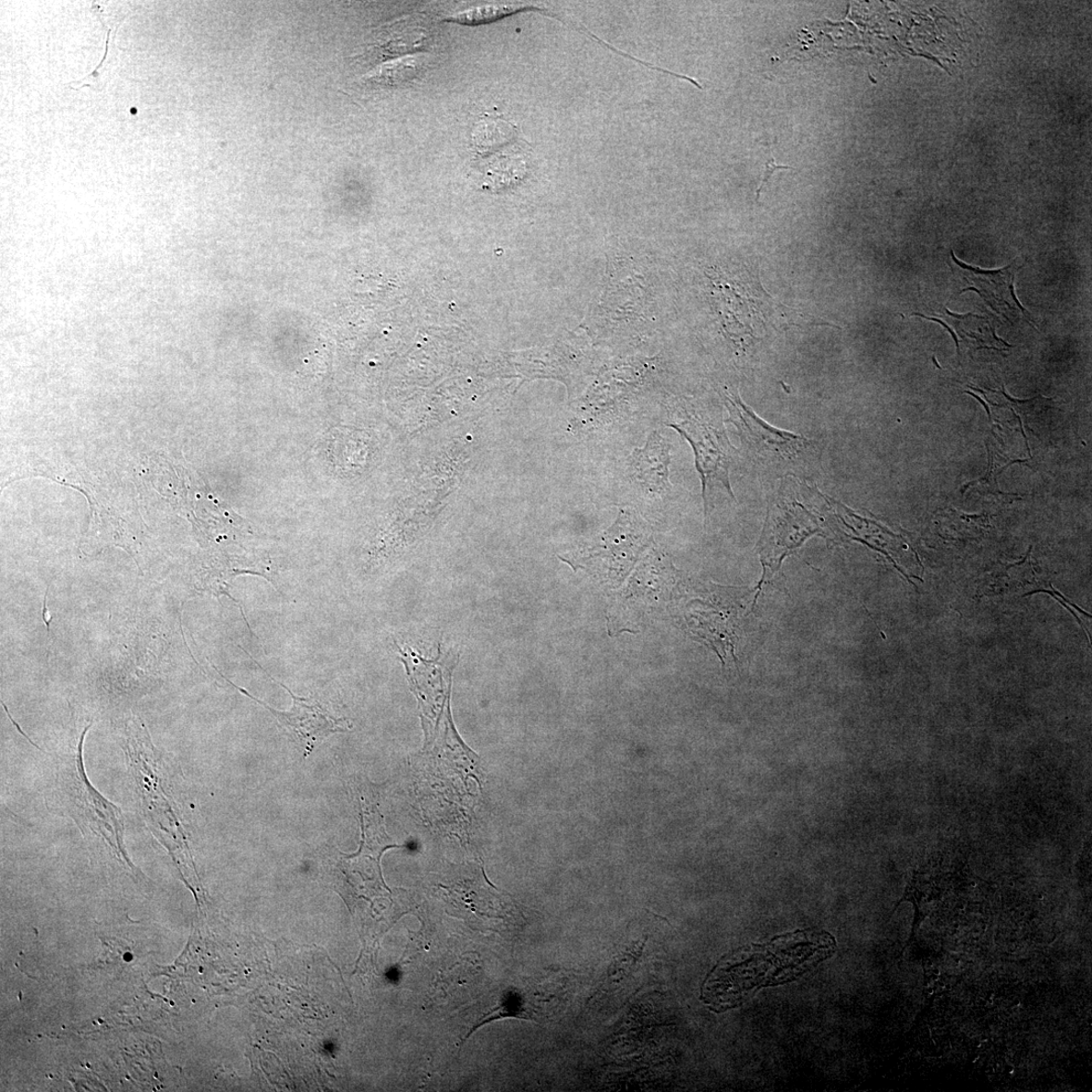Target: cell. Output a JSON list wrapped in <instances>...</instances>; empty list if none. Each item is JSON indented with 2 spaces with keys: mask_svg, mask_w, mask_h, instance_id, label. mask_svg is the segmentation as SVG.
<instances>
[{
  "mask_svg": "<svg viewBox=\"0 0 1092 1092\" xmlns=\"http://www.w3.org/2000/svg\"><path fill=\"white\" fill-rule=\"evenodd\" d=\"M1010 290H1011V295H1012V297H1013V301H1014V303L1016 304V306H1018V307L1021 309L1022 312H1023V313H1025V317H1026L1027 319H1029V316H1027V310H1026V309H1025V308H1024V307L1021 305V303H1020V301H1019L1018 297H1016V295H1015V293H1014V287H1013V281H1012V283H1011V285H1010Z\"/></svg>",
  "mask_w": 1092,
  "mask_h": 1092,
  "instance_id": "15",
  "label": "cell"
},
{
  "mask_svg": "<svg viewBox=\"0 0 1092 1092\" xmlns=\"http://www.w3.org/2000/svg\"><path fill=\"white\" fill-rule=\"evenodd\" d=\"M361 829L358 853L351 855L338 853L334 865L336 890L347 904L389 891L381 871L382 855L388 849L400 848V845L392 843L376 807L367 810L362 808Z\"/></svg>",
  "mask_w": 1092,
  "mask_h": 1092,
  "instance_id": "3",
  "label": "cell"
},
{
  "mask_svg": "<svg viewBox=\"0 0 1092 1092\" xmlns=\"http://www.w3.org/2000/svg\"><path fill=\"white\" fill-rule=\"evenodd\" d=\"M946 312H947V314H948V315H950V316H952V317H954V318H956V319H960V320H962V319H967L968 317H974V318H977V319H984L983 317L977 316V315H974V314H967V315H957V314H955V313H952V312H950V310H949L948 309H946Z\"/></svg>",
  "mask_w": 1092,
  "mask_h": 1092,
  "instance_id": "16",
  "label": "cell"
},
{
  "mask_svg": "<svg viewBox=\"0 0 1092 1092\" xmlns=\"http://www.w3.org/2000/svg\"><path fill=\"white\" fill-rule=\"evenodd\" d=\"M833 947L831 937L815 931L777 938L717 966L705 987L706 998L711 1001L721 995L715 1005L737 1003L749 990L795 979L828 957Z\"/></svg>",
  "mask_w": 1092,
  "mask_h": 1092,
  "instance_id": "1",
  "label": "cell"
},
{
  "mask_svg": "<svg viewBox=\"0 0 1092 1092\" xmlns=\"http://www.w3.org/2000/svg\"><path fill=\"white\" fill-rule=\"evenodd\" d=\"M912 316L922 317V318L928 319L929 321H934V322H937V323L940 324L941 326L945 327L948 330L949 334H951L952 338L954 339L956 346H957L958 355H959L960 347H959V340L957 338V335L955 334L954 331H952L946 323L943 322V321H940L935 317L930 318V317H927V316H924V315L918 314V313H914V314H912Z\"/></svg>",
  "mask_w": 1092,
  "mask_h": 1092,
  "instance_id": "13",
  "label": "cell"
},
{
  "mask_svg": "<svg viewBox=\"0 0 1092 1092\" xmlns=\"http://www.w3.org/2000/svg\"><path fill=\"white\" fill-rule=\"evenodd\" d=\"M91 726L85 727V730L80 735V740L78 747V753L73 758L74 761V778L72 785L74 790L67 788V794L74 795L75 807L83 812L85 819L89 824L94 827L96 832H100L106 842L110 843L113 850L123 855L127 859L124 851V822L119 808L106 801L102 795L92 788L83 772L82 764V746L84 736L87 734Z\"/></svg>",
  "mask_w": 1092,
  "mask_h": 1092,
  "instance_id": "7",
  "label": "cell"
},
{
  "mask_svg": "<svg viewBox=\"0 0 1092 1092\" xmlns=\"http://www.w3.org/2000/svg\"><path fill=\"white\" fill-rule=\"evenodd\" d=\"M731 421L740 431L754 457L764 466L779 468L807 467L818 459L816 445L805 437L781 431L768 425L732 393L725 394Z\"/></svg>",
  "mask_w": 1092,
  "mask_h": 1092,
  "instance_id": "4",
  "label": "cell"
},
{
  "mask_svg": "<svg viewBox=\"0 0 1092 1092\" xmlns=\"http://www.w3.org/2000/svg\"><path fill=\"white\" fill-rule=\"evenodd\" d=\"M527 10H543V8L537 6H518L512 5L502 6H486L466 10V12L456 14L445 18V21H451L463 26H479L491 23L501 18L518 14L520 12H527Z\"/></svg>",
  "mask_w": 1092,
  "mask_h": 1092,
  "instance_id": "9",
  "label": "cell"
},
{
  "mask_svg": "<svg viewBox=\"0 0 1092 1092\" xmlns=\"http://www.w3.org/2000/svg\"><path fill=\"white\" fill-rule=\"evenodd\" d=\"M101 23H102V21H101ZM103 27L106 30H108V39H106L104 56L102 60V62L100 63V66L98 67H96L90 75H88V77H85L80 80L73 81V82L69 83V87L74 91H79L82 88H91V90H94V91H102V89H103L102 88L103 83H102L100 73H101V68H103V64L106 62V57H108V55H109L110 37H111V29L106 28L104 25H103Z\"/></svg>",
  "mask_w": 1092,
  "mask_h": 1092,
  "instance_id": "10",
  "label": "cell"
},
{
  "mask_svg": "<svg viewBox=\"0 0 1092 1092\" xmlns=\"http://www.w3.org/2000/svg\"><path fill=\"white\" fill-rule=\"evenodd\" d=\"M47 598H48V590L45 594L44 602H42V621H44V623H45V625L48 629V633H50V625H51V621H52L53 617L50 615V613L48 610Z\"/></svg>",
  "mask_w": 1092,
  "mask_h": 1092,
  "instance_id": "14",
  "label": "cell"
},
{
  "mask_svg": "<svg viewBox=\"0 0 1092 1092\" xmlns=\"http://www.w3.org/2000/svg\"><path fill=\"white\" fill-rule=\"evenodd\" d=\"M967 394H969L973 395V397H974V398L977 399V400H978V401H979V402H980V403L983 405V406H984L985 410H987V411H988V414H989V419H991L990 411H989V406L987 405V403L983 402V400H982V399H980V398L978 397V395H977L976 394H973V393H970V392H967Z\"/></svg>",
  "mask_w": 1092,
  "mask_h": 1092,
  "instance_id": "17",
  "label": "cell"
},
{
  "mask_svg": "<svg viewBox=\"0 0 1092 1092\" xmlns=\"http://www.w3.org/2000/svg\"><path fill=\"white\" fill-rule=\"evenodd\" d=\"M673 419L669 426L686 438L693 448L696 467L702 481L704 502L709 488L716 484L722 485L734 499L730 483L732 445L721 424L686 405L673 415Z\"/></svg>",
  "mask_w": 1092,
  "mask_h": 1092,
  "instance_id": "5",
  "label": "cell"
},
{
  "mask_svg": "<svg viewBox=\"0 0 1092 1092\" xmlns=\"http://www.w3.org/2000/svg\"><path fill=\"white\" fill-rule=\"evenodd\" d=\"M671 444L660 432H652L645 447L637 448L630 457L631 477L649 495L662 496L671 491Z\"/></svg>",
  "mask_w": 1092,
  "mask_h": 1092,
  "instance_id": "8",
  "label": "cell"
},
{
  "mask_svg": "<svg viewBox=\"0 0 1092 1092\" xmlns=\"http://www.w3.org/2000/svg\"><path fill=\"white\" fill-rule=\"evenodd\" d=\"M781 169H795V168L791 167V166H787V165L776 164L775 158L773 157L772 153H770V157L769 158L767 164H765V171H764V175L762 177L761 186H759V188L757 190V200L759 199V195H761V192L763 191V188L766 186L768 180L770 177H772L775 171H779Z\"/></svg>",
  "mask_w": 1092,
  "mask_h": 1092,
  "instance_id": "11",
  "label": "cell"
},
{
  "mask_svg": "<svg viewBox=\"0 0 1092 1092\" xmlns=\"http://www.w3.org/2000/svg\"><path fill=\"white\" fill-rule=\"evenodd\" d=\"M221 674V672H218ZM222 677L229 682L232 686L237 688L240 692L249 696L255 702L264 706L269 710L285 727L296 737V740L304 747L305 758L313 752L316 744L323 741L324 738L336 733H345L349 730V722L345 719H336L332 715L325 706L316 700L315 698H297L290 689L281 683H277L284 687L293 698V708L288 711H277L270 708L269 705L256 699L239 688L237 685L231 683L226 677Z\"/></svg>",
  "mask_w": 1092,
  "mask_h": 1092,
  "instance_id": "6",
  "label": "cell"
},
{
  "mask_svg": "<svg viewBox=\"0 0 1092 1092\" xmlns=\"http://www.w3.org/2000/svg\"><path fill=\"white\" fill-rule=\"evenodd\" d=\"M951 254L952 257V261H954L960 267H962L963 270L969 271V272H976V273H980L985 276H991V277L1000 276L1003 272L1010 269V266H1009V267H1005V269L1000 270V271H981L979 269H977V267H976V269H974V267L966 265V264L961 262L960 261H958L956 259L954 251H951Z\"/></svg>",
  "mask_w": 1092,
  "mask_h": 1092,
  "instance_id": "12",
  "label": "cell"
},
{
  "mask_svg": "<svg viewBox=\"0 0 1092 1092\" xmlns=\"http://www.w3.org/2000/svg\"><path fill=\"white\" fill-rule=\"evenodd\" d=\"M796 479L783 481L778 494L770 503L768 518L761 540L764 576L759 584L772 579L787 555L800 548L811 535L820 533L823 516L820 506L827 501Z\"/></svg>",
  "mask_w": 1092,
  "mask_h": 1092,
  "instance_id": "2",
  "label": "cell"
}]
</instances>
